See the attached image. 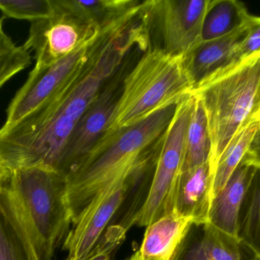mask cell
<instances>
[{
  "label": "cell",
  "instance_id": "obj_14",
  "mask_svg": "<svg viewBox=\"0 0 260 260\" xmlns=\"http://www.w3.org/2000/svg\"><path fill=\"white\" fill-rule=\"evenodd\" d=\"M253 18L252 16L247 24L225 36L202 41L185 56V65L194 87L206 78L233 65L235 51L248 35Z\"/></svg>",
  "mask_w": 260,
  "mask_h": 260
},
{
  "label": "cell",
  "instance_id": "obj_3",
  "mask_svg": "<svg viewBox=\"0 0 260 260\" xmlns=\"http://www.w3.org/2000/svg\"><path fill=\"white\" fill-rule=\"evenodd\" d=\"M193 89L185 65V56L149 49L125 78L123 91L116 100L106 131L100 140L129 128L160 110L177 105Z\"/></svg>",
  "mask_w": 260,
  "mask_h": 260
},
{
  "label": "cell",
  "instance_id": "obj_1",
  "mask_svg": "<svg viewBox=\"0 0 260 260\" xmlns=\"http://www.w3.org/2000/svg\"><path fill=\"white\" fill-rule=\"evenodd\" d=\"M119 65L117 56L102 52L51 99L18 122L3 125L0 165L10 172L42 167L61 174L64 151L76 125Z\"/></svg>",
  "mask_w": 260,
  "mask_h": 260
},
{
  "label": "cell",
  "instance_id": "obj_11",
  "mask_svg": "<svg viewBox=\"0 0 260 260\" xmlns=\"http://www.w3.org/2000/svg\"><path fill=\"white\" fill-rule=\"evenodd\" d=\"M258 257L238 236L208 222L192 224L175 260H256Z\"/></svg>",
  "mask_w": 260,
  "mask_h": 260
},
{
  "label": "cell",
  "instance_id": "obj_24",
  "mask_svg": "<svg viewBox=\"0 0 260 260\" xmlns=\"http://www.w3.org/2000/svg\"><path fill=\"white\" fill-rule=\"evenodd\" d=\"M0 11L8 18L30 22L55 15L51 0H0Z\"/></svg>",
  "mask_w": 260,
  "mask_h": 260
},
{
  "label": "cell",
  "instance_id": "obj_25",
  "mask_svg": "<svg viewBox=\"0 0 260 260\" xmlns=\"http://www.w3.org/2000/svg\"><path fill=\"white\" fill-rule=\"evenodd\" d=\"M108 230L97 247L85 260H111L113 252L118 247L125 236L124 227H117Z\"/></svg>",
  "mask_w": 260,
  "mask_h": 260
},
{
  "label": "cell",
  "instance_id": "obj_9",
  "mask_svg": "<svg viewBox=\"0 0 260 260\" xmlns=\"http://www.w3.org/2000/svg\"><path fill=\"white\" fill-rule=\"evenodd\" d=\"M136 182L129 180L117 183L93 201L64 241V250L68 252L66 260H85L91 254Z\"/></svg>",
  "mask_w": 260,
  "mask_h": 260
},
{
  "label": "cell",
  "instance_id": "obj_26",
  "mask_svg": "<svg viewBox=\"0 0 260 260\" xmlns=\"http://www.w3.org/2000/svg\"><path fill=\"white\" fill-rule=\"evenodd\" d=\"M258 52H260V17L254 16L248 35L235 51L232 67Z\"/></svg>",
  "mask_w": 260,
  "mask_h": 260
},
{
  "label": "cell",
  "instance_id": "obj_18",
  "mask_svg": "<svg viewBox=\"0 0 260 260\" xmlns=\"http://www.w3.org/2000/svg\"><path fill=\"white\" fill-rule=\"evenodd\" d=\"M0 260H39L9 185L0 192Z\"/></svg>",
  "mask_w": 260,
  "mask_h": 260
},
{
  "label": "cell",
  "instance_id": "obj_6",
  "mask_svg": "<svg viewBox=\"0 0 260 260\" xmlns=\"http://www.w3.org/2000/svg\"><path fill=\"white\" fill-rule=\"evenodd\" d=\"M196 97L192 93L177 104L159 143L154 171L146 196L131 224L147 227L174 211L176 189L183 172L186 134Z\"/></svg>",
  "mask_w": 260,
  "mask_h": 260
},
{
  "label": "cell",
  "instance_id": "obj_23",
  "mask_svg": "<svg viewBox=\"0 0 260 260\" xmlns=\"http://www.w3.org/2000/svg\"><path fill=\"white\" fill-rule=\"evenodd\" d=\"M30 51L18 46L6 33L0 18V89L14 76L31 64Z\"/></svg>",
  "mask_w": 260,
  "mask_h": 260
},
{
  "label": "cell",
  "instance_id": "obj_2",
  "mask_svg": "<svg viewBox=\"0 0 260 260\" xmlns=\"http://www.w3.org/2000/svg\"><path fill=\"white\" fill-rule=\"evenodd\" d=\"M176 105L99 140L66 176L67 203L73 225L108 188L143 174L154 153L152 148L166 131Z\"/></svg>",
  "mask_w": 260,
  "mask_h": 260
},
{
  "label": "cell",
  "instance_id": "obj_22",
  "mask_svg": "<svg viewBox=\"0 0 260 260\" xmlns=\"http://www.w3.org/2000/svg\"><path fill=\"white\" fill-rule=\"evenodd\" d=\"M238 237L260 257V168H256L240 210Z\"/></svg>",
  "mask_w": 260,
  "mask_h": 260
},
{
  "label": "cell",
  "instance_id": "obj_29",
  "mask_svg": "<svg viewBox=\"0 0 260 260\" xmlns=\"http://www.w3.org/2000/svg\"><path fill=\"white\" fill-rule=\"evenodd\" d=\"M127 260H140L139 259V254H138V253H135V254H133V256H131V257L129 258Z\"/></svg>",
  "mask_w": 260,
  "mask_h": 260
},
{
  "label": "cell",
  "instance_id": "obj_12",
  "mask_svg": "<svg viewBox=\"0 0 260 260\" xmlns=\"http://www.w3.org/2000/svg\"><path fill=\"white\" fill-rule=\"evenodd\" d=\"M55 12L82 28L112 30L129 22L140 12L142 2L132 0H51Z\"/></svg>",
  "mask_w": 260,
  "mask_h": 260
},
{
  "label": "cell",
  "instance_id": "obj_13",
  "mask_svg": "<svg viewBox=\"0 0 260 260\" xmlns=\"http://www.w3.org/2000/svg\"><path fill=\"white\" fill-rule=\"evenodd\" d=\"M115 102L114 89L108 87L99 94L81 118L64 151L60 172L64 177L88 155L103 137Z\"/></svg>",
  "mask_w": 260,
  "mask_h": 260
},
{
  "label": "cell",
  "instance_id": "obj_19",
  "mask_svg": "<svg viewBox=\"0 0 260 260\" xmlns=\"http://www.w3.org/2000/svg\"><path fill=\"white\" fill-rule=\"evenodd\" d=\"M260 126V114L250 119L235 134L212 169V200L226 183L247 154L252 140Z\"/></svg>",
  "mask_w": 260,
  "mask_h": 260
},
{
  "label": "cell",
  "instance_id": "obj_4",
  "mask_svg": "<svg viewBox=\"0 0 260 260\" xmlns=\"http://www.w3.org/2000/svg\"><path fill=\"white\" fill-rule=\"evenodd\" d=\"M192 93L206 113L213 169L235 134L260 114V52L206 78Z\"/></svg>",
  "mask_w": 260,
  "mask_h": 260
},
{
  "label": "cell",
  "instance_id": "obj_8",
  "mask_svg": "<svg viewBox=\"0 0 260 260\" xmlns=\"http://www.w3.org/2000/svg\"><path fill=\"white\" fill-rule=\"evenodd\" d=\"M211 0H148L140 13L145 36L152 33L154 49L186 56L202 40L203 22Z\"/></svg>",
  "mask_w": 260,
  "mask_h": 260
},
{
  "label": "cell",
  "instance_id": "obj_30",
  "mask_svg": "<svg viewBox=\"0 0 260 260\" xmlns=\"http://www.w3.org/2000/svg\"><path fill=\"white\" fill-rule=\"evenodd\" d=\"M3 169H6V168L3 167V166H2L1 165H0V170H3ZM8 170V169H7Z\"/></svg>",
  "mask_w": 260,
  "mask_h": 260
},
{
  "label": "cell",
  "instance_id": "obj_21",
  "mask_svg": "<svg viewBox=\"0 0 260 260\" xmlns=\"http://www.w3.org/2000/svg\"><path fill=\"white\" fill-rule=\"evenodd\" d=\"M210 154L211 140L206 113L201 102L196 97L186 134L183 171L207 163Z\"/></svg>",
  "mask_w": 260,
  "mask_h": 260
},
{
  "label": "cell",
  "instance_id": "obj_27",
  "mask_svg": "<svg viewBox=\"0 0 260 260\" xmlns=\"http://www.w3.org/2000/svg\"><path fill=\"white\" fill-rule=\"evenodd\" d=\"M243 160L256 168H260V126Z\"/></svg>",
  "mask_w": 260,
  "mask_h": 260
},
{
  "label": "cell",
  "instance_id": "obj_15",
  "mask_svg": "<svg viewBox=\"0 0 260 260\" xmlns=\"http://www.w3.org/2000/svg\"><path fill=\"white\" fill-rule=\"evenodd\" d=\"M194 221L174 211L147 226L140 260H175Z\"/></svg>",
  "mask_w": 260,
  "mask_h": 260
},
{
  "label": "cell",
  "instance_id": "obj_7",
  "mask_svg": "<svg viewBox=\"0 0 260 260\" xmlns=\"http://www.w3.org/2000/svg\"><path fill=\"white\" fill-rule=\"evenodd\" d=\"M105 34V31L88 28L71 53L45 68L33 69L9 104L4 125L21 120L82 74Z\"/></svg>",
  "mask_w": 260,
  "mask_h": 260
},
{
  "label": "cell",
  "instance_id": "obj_28",
  "mask_svg": "<svg viewBox=\"0 0 260 260\" xmlns=\"http://www.w3.org/2000/svg\"><path fill=\"white\" fill-rule=\"evenodd\" d=\"M10 177V171L7 170V169L0 170V192L9 185Z\"/></svg>",
  "mask_w": 260,
  "mask_h": 260
},
{
  "label": "cell",
  "instance_id": "obj_31",
  "mask_svg": "<svg viewBox=\"0 0 260 260\" xmlns=\"http://www.w3.org/2000/svg\"><path fill=\"white\" fill-rule=\"evenodd\" d=\"M256 260H260V257L259 256V257L257 258V259H256Z\"/></svg>",
  "mask_w": 260,
  "mask_h": 260
},
{
  "label": "cell",
  "instance_id": "obj_5",
  "mask_svg": "<svg viewBox=\"0 0 260 260\" xmlns=\"http://www.w3.org/2000/svg\"><path fill=\"white\" fill-rule=\"evenodd\" d=\"M9 188L38 259L52 260L72 224L66 177L45 168H24L11 172Z\"/></svg>",
  "mask_w": 260,
  "mask_h": 260
},
{
  "label": "cell",
  "instance_id": "obj_10",
  "mask_svg": "<svg viewBox=\"0 0 260 260\" xmlns=\"http://www.w3.org/2000/svg\"><path fill=\"white\" fill-rule=\"evenodd\" d=\"M87 29L56 12L51 18L31 22L28 38L23 46L35 52L34 69L45 68L71 53Z\"/></svg>",
  "mask_w": 260,
  "mask_h": 260
},
{
  "label": "cell",
  "instance_id": "obj_17",
  "mask_svg": "<svg viewBox=\"0 0 260 260\" xmlns=\"http://www.w3.org/2000/svg\"><path fill=\"white\" fill-rule=\"evenodd\" d=\"M255 170L256 167L244 160L240 163L222 190L212 200L209 223L238 236L240 210Z\"/></svg>",
  "mask_w": 260,
  "mask_h": 260
},
{
  "label": "cell",
  "instance_id": "obj_20",
  "mask_svg": "<svg viewBox=\"0 0 260 260\" xmlns=\"http://www.w3.org/2000/svg\"><path fill=\"white\" fill-rule=\"evenodd\" d=\"M252 15L244 3L237 0H211L203 22L202 40L225 36L247 24Z\"/></svg>",
  "mask_w": 260,
  "mask_h": 260
},
{
  "label": "cell",
  "instance_id": "obj_16",
  "mask_svg": "<svg viewBox=\"0 0 260 260\" xmlns=\"http://www.w3.org/2000/svg\"><path fill=\"white\" fill-rule=\"evenodd\" d=\"M213 172L210 162L182 172L176 189L174 211L194 224L209 222L212 203Z\"/></svg>",
  "mask_w": 260,
  "mask_h": 260
}]
</instances>
